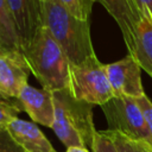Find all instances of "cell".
<instances>
[{
	"mask_svg": "<svg viewBox=\"0 0 152 152\" xmlns=\"http://www.w3.org/2000/svg\"><path fill=\"white\" fill-rule=\"evenodd\" d=\"M44 26L61 46L70 65L81 64L95 55L89 20L72 15L59 0L43 1Z\"/></svg>",
	"mask_w": 152,
	"mask_h": 152,
	"instance_id": "1",
	"label": "cell"
},
{
	"mask_svg": "<svg viewBox=\"0 0 152 152\" xmlns=\"http://www.w3.org/2000/svg\"><path fill=\"white\" fill-rule=\"evenodd\" d=\"M23 52L43 89L51 93L70 90V62L45 26Z\"/></svg>",
	"mask_w": 152,
	"mask_h": 152,
	"instance_id": "2",
	"label": "cell"
},
{
	"mask_svg": "<svg viewBox=\"0 0 152 152\" xmlns=\"http://www.w3.org/2000/svg\"><path fill=\"white\" fill-rule=\"evenodd\" d=\"M55 119L52 131L66 147H90L96 129L93 121V106L77 100L70 90L52 93Z\"/></svg>",
	"mask_w": 152,
	"mask_h": 152,
	"instance_id": "3",
	"label": "cell"
},
{
	"mask_svg": "<svg viewBox=\"0 0 152 152\" xmlns=\"http://www.w3.org/2000/svg\"><path fill=\"white\" fill-rule=\"evenodd\" d=\"M70 91L77 100L100 106L115 96L104 64L97 59L96 55L81 64L70 65Z\"/></svg>",
	"mask_w": 152,
	"mask_h": 152,
	"instance_id": "4",
	"label": "cell"
},
{
	"mask_svg": "<svg viewBox=\"0 0 152 152\" xmlns=\"http://www.w3.org/2000/svg\"><path fill=\"white\" fill-rule=\"evenodd\" d=\"M101 108L106 116L108 129L151 144V137L142 110L135 99L128 96H114L107 103L102 104Z\"/></svg>",
	"mask_w": 152,
	"mask_h": 152,
	"instance_id": "5",
	"label": "cell"
},
{
	"mask_svg": "<svg viewBox=\"0 0 152 152\" xmlns=\"http://www.w3.org/2000/svg\"><path fill=\"white\" fill-rule=\"evenodd\" d=\"M31 70L24 52L0 46V91L4 99H18L28 84Z\"/></svg>",
	"mask_w": 152,
	"mask_h": 152,
	"instance_id": "6",
	"label": "cell"
},
{
	"mask_svg": "<svg viewBox=\"0 0 152 152\" xmlns=\"http://www.w3.org/2000/svg\"><path fill=\"white\" fill-rule=\"evenodd\" d=\"M104 69L115 96L138 99L145 95L141 83V68L134 56L128 53L122 59L104 64Z\"/></svg>",
	"mask_w": 152,
	"mask_h": 152,
	"instance_id": "7",
	"label": "cell"
},
{
	"mask_svg": "<svg viewBox=\"0 0 152 152\" xmlns=\"http://www.w3.org/2000/svg\"><path fill=\"white\" fill-rule=\"evenodd\" d=\"M23 51L44 26L43 0H7Z\"/></svg>",
	"mask_w": 152,
	"mask_h": 152,
	"instance_id": "8",
	"label": "cell"
},
{
	"mask_svg": "<svg viewBox=\"0 0 152 152\" xmlns=\"http://www.w3.org/2000/svg\"><path fill=\"white\" fill-rule=\"evenodd\" d=\"M102 5L116 21L128 53L133 55L135 50V37L142 14L133 0H94Z\"/></svg>",
	"mask_w": 152,
	"mask_h": 152,
	"instance_id": "9",
	"label": "cell"
},
{
	"mask_svg": "<svg viewBox=\"0 0 152 152\" xmlns=\"http://www.w3.org/2000/svg\"><path fill=\"white\" fill-rule=\"evenodd\" d=\"M23 110L34 121L46 127H52L55 119V104L52 93L45 89H38L30 84H26L19 96Z\"/></svg>",
	"mask_w": 152,
	"mask_h": 152,
	"instance_id": "10",
	"label": "cell"
},
{
	"mask_svg": "<svg viewBox=\"0 0 152 152\" xmlns=\"http://www.w3.org/2000/svg\"><path fill=\"white\" fill-rule=\"evenodd\" d=\"M7 131L25 152H57L33 122L17 118L10 124Z\"/></svg>",
	"mask_w": 152,
	"mask_h": 152,
	"instance_id": "11",
	"label": "cell"
},
{
	"mask_svg": "<svg viewBox=\"0 0 152 152\" xmlns=\"http://www.w3.org/2000/svg\"><path fill=\"white\" fill-rule=\"evenodd\" d=\"M140 68L152 77V18L144 15L137 31L135 50L132 55Z\"/></svg>",
	"mask_w": 152,
	"mask_h": 152,
	"instance_id": "12",
	"label": "cell"
},
{
	"mask_svg": "<svg viewBox=\"0 0 152 152\" xmlns=\"http://www.w3.org/2000/svg\"><path fill=\"white\" fill-rule=\"evenodd\" d=\"M0 46L23 52L19 34L7 0H0Z\"/></svg>",
	"mask_w": 152,
	"mask_h": 152,
	"instance_id": "13",
	"label": "cell"
},
{
	"mask_svg": "<svg viewBox=\"0 0 152 152\" xmlns=\"http://www.w3.org/2000/svg\"><path fill=\"white\" fill-rule=\"evenodd\" d=\"M104 133L112 139L118 152H152L151 144L132 139L116 131L106 129Z\"/></svg>",
	"mask_w": 152,
	"mask_h": 152,
	"instance_id": "14",
	"label": "cell"
},
{
	"mask_svg": "<svg viewBox=\"0 0 152 152\" xmlns=\"http://www.w3.org/2000/svg\"><path fill=\"white\" fill-rule=\"evenodd\" d=\"M23 110V107L18 99L12 101L0 100V131L7 129L10 124L18 118V114Z\"/></svg>",
	"mask_w": 152,
	"mask_h": 152,
	"instance_id": "15",
	"label": "cell"
},
{
	"mask_svg": "<svg viewBox=\"0 0 152 152\" xmlns=\"http://www.w3.org/2000/svg\"><path fill=\"white\" fill-rule=\"evenodd\" d=\"M62 5L76 18L82 20H89L94 0H59Z\"/></svg>",
	"mask_w": 152,
	"mask_h": 152,
	"instance_id": "16",
	"label": "cell"
},
{
	"mask_svg": "<svg viewBox=\"0 0 152 152\" xmlns=\"http://www.w3.org/2000/svg\"><path fill=\"white\" fill-rule=\"evenodd\" d=\"M93 152H118L112 139L104 133V131H97L91 145Z\"/></svg>",
	"mask_w": 152,
	"mask_h": 152,
	"instance_id": "17",
	"label": "cell"
},
{
	"mask_svg": "<svg viewBox=\"0 0 152 152\" xmlns=\"http://www.w3.org/2000/svg\"><path fill=\"white\" fill-rule=\"evenodd\" d=\"M135 100L142 110V114H144V118H145V121L148 128V133L151 137V144H152V101L147 97L146 94Z\"/></svg>",
	"mask_w": 152,
	"mask_h": 152,
	"instance_id": "18",
	"label": "cell"
},
{
	"mask_svg": "<svg viewBox=\"0 0 152 152\" xmlns=\"http://www.w3.org/2000/svg\"><path fill=\"white\" fill-rule=\"evenodd\" d=\"M0 152H25L7 129L0 131Z\"/></svg>",
	"mask_w": 152,
	"mask_h": 152,
	"instance_id": "19",
	"label": "cell"
},
{
	"mask_svg": "<svg viewBox=\"0 0 152 152\" xmlns=\"http://www.w3.org/2000/svg\"><path fill=\"white\" fill-rule=\"evenodd\" d=\"M133 1L135 2L142 17L146 15L152 18V0H133Z\"/></svg>",
	"mask_w": 152,
	"mask_h": 152,
	"instance_id": "20",
	"label": "cell"
},
{
	"mask_svg": "<svg viewBox=\"0 0 152 152\" xmlns=\"http://www.w3.org/2000/svg\"><path fill=\"white\" fill-rule=\"evenodd\" d=\"M65 152H89L87 147H80V146H71L68 147Z\"/></svg>",
	"mask_w": 152,
	"mask_h": 152,
	"instance_id": "21",
	"label": "cell"
},
{
	"mask_svg": "<svg viewBox=\"0 0 152 152\" xmlns=\"http://www.w3.org/2000/svg\"><path fill=\"white\" fill-rule=\"evenodd\" d=\"M0 97H2V94H1V91H0ZM4 99V97H2Z\"/></svg>",
	"mask_w": 152,
	"mask_h": 152,
	"instance_id": "22",
	"label": "cell"
},
{
	"mask_svg": "<svg viewBox=\"0 0 152 152\" xmlns=\"http://www.w3.org/2000/svg\"><path fill=\"white\" fill-rule=\"evenodd\" d=\"M43 1H48V0H43Z\"/></svg>",
	"mask_w": 152,
	"mask_h": 152,
	"instance_id": "23",
	"label": "cell"
}]
</instances>
